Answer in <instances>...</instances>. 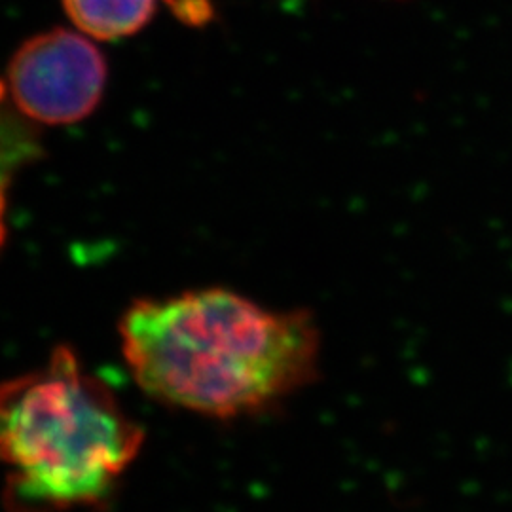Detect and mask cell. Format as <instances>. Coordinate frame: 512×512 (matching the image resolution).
<instances>
[{
    "mask_svg": "<svg viewBox=\"0 0 512 512\" xmlns=\"http://www.w3.org/2000/svg\"><path fill=\"white\" fill-rule=\"evenodd\" d=\"M118 334L148 397L215 420L264 414L321 372L323 338L310 310H270L222 287L139 298Z\"/></svg>",
    "mask_w": 512,
    "mask_h": 512,
    "instance_id": "cell-1",
    "label": "cell"
},
{
    "mask_svg": "<svg viewBox=\"0 0 512 512\" xmlns=\"http://www.w3.org/2000/svg\"><path fill=\"white\" fill-rule=\"evenodd\" d=\"M143 442V427L69 346H57L37 370L0 382L8 512L103 505Z\"/></svg>",
    "mask_w": 512,
    "mask_h": 512,
    "instance_id": "cell-2",
    "label": "cell"
},
{
    "mask_svg": "<svg viewBox=\"0 0 512 512\" xmlns=\"http://www.w3.org/2000/svg\"><path fill=\"white\" fill-rule=\"evenodd\" d=\"M14 103L48 126L88 118L107 86V61L88 38L54 29L29 38L8 65Z\"/></svg>",
    "mask_w": 512,
    "mask_h": 512,
    "instance_id": "cell-3",
    "label": "cell"
},
{
    "mask_svg": "<svg viewBox=\"0 0 512 512\" xmlns=\"http://www.w3.org/2000/svg\"><path fill=\"white\" fill-rule=\"evenodd\" d=\"M63 8L84 35L118 40L147 27L156 12V0H63Z\"/></svg>",
    "mask_w": 512,
    "mask_h": 512,
    "instance_id": "cell-4",
    "label": "cell"
},
{
    "mask_svg": "<svg viewBox=\"0 0 512 512\" xmlns=\"http://www.w3.org/2000/svg\"><path fill=\"white\" fill-rule=\"evenodd\" d=\"M16 165L14 143L10 135L0 126V249L6 239V196Z\"/></svg>",
    "mask_w": 512,
    "mask_h": 512,
    "instance_id": "cell-5",
    "label": "cell"
},
{
    "mask_svg": "<svg viewBox=\"0 0 512 512\" xmlns=\"http://www.w3.org/2000/svg\"><path fill=\"white\" fill-rule=\"evenodd\" d=\"M165 2L184 25L202 27L215 16V8L211 0H165Z\"/></svg>",
    "mask_w": 512,
    "mask_h": 512,
    "instance_id": "cell-6",
    "label": "cell"
}]
</instances>
